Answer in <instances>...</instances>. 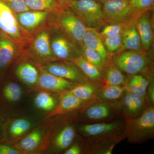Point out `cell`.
<instances>
[{
    "label": "cell",
    "instance_id": "20",
    "mask_svg": "<svg viewBox=\"0 0 154 154\" xmlns=\"http://www.w3.org/2000/svg\"><path fill=\"white\" fill-rule=\"evenodd\" d=\"M44 135L42 128H35L13 146L20 154L35 153L41 150Z\"/></svg>",
    "mask_w": 154,
    "mask_h": 154
},
{
    "label": "cell",
    "instance_id": "26",
    "mask_svg": "<svg viewBox=\"0 0 154 154\" xmlns=\"http://www.w3.org/2000/svg\"><path fill=\"white\" fill-rule=\"evenodd\" d=\"M25 5L29 10L46 11L57 14L63 7L57 0H25Z\"/></svg>",
    "mask_w": 154,
    "mask_h": 154
},
{
    "label": "cell",
    "instance_id": "33",
    "mask_svg": "<svg viewBox=\"0 0 154 154\" xmlns=\"http://www.w3.org/2000/svg\"><path fill=\"white\" fill-rule=\"evenodd\" d=\"M128 23L108 24L104 27L102 32L99 33L101 38L113 37L122 34Z\"/></svg>",
    "mask_w": 154,
    "mask_h": 154
},
{
    "label": "cell",
    "instance_id": "36",
    "mask_svg": "<svg viewBox=\"0 0 154 154\" xmlns=\"http://www.w3.org/2000/svg\"><path fill=\"white\" fill-rule=\"evenodd\" d=\"M5 3L15 14L29 11L25 5V0H1Z\"/></svg>",
    "mask_w": 154,
    "mask_h": 154
},
{
    "label": "cell",
    "instance_id": "34",
    "mask_svg": "<svg viewBox=\"0 0 154 154\" xmlns=\"http://www.w3.org/2000/svg\"><path fill=\"white\" fill-rule=\"evenodd\" d=\"M102 42L105 49L110 53H115L118 51L122 46V35L102 38Z\"/></svg>",
    "mask_w": 154,
    "mask_h": 154
},
{
    "label": "cell",
    "instance_id": "2",
    "mask_svg": "<svg viewBox=\"0 0 154 154\" xmlns=\"http://www.w3.org/2000/svg\"><path fill=\"white\" fill-rule=\"evenodd\" d=\"M49 22L66 34L80 47L82 46L87 28L70 9L63 8L58 13L51 14Z\"/></svg>",
    "mask_w": 154,
    "mask_h": 154
},
{
    "label": "cell",
    "instance_id": "17",
    "mask_svg": "<svg viewBox=\"0 0 154 154\" xmlns=\"http://www.w3.org/2000/svg\"><path fill=\"white\" fill-rule=\"evenodd\" d=\"M125 121L115 120L111 122H96L80 125L79 132L86 137H98L120 133L124 128Z\"/></svg>",
    "mask_w": 154,
    "mask_h": 154
},
{
    "label": "cell",
    "instance_id": "14",
    "mask_svg": "<svg viewBox=\"0 0 154 154\" xmlns=\"http://www.w3.org/2000/svg\"><path fill=\"white\" fill-rule=\"evenodd\" d=\"M38 66L39 73L37 86L35 89L36 91L59 94L69 91L78 84L50 73L40 65L38 64Z\"/></svg>",
    "mask_w": 154,
    "mask_h": 154
},
{
    "label": "cell",
    "instance_id": "24",
    "mask_svg": "<svg viewBox=\"0 0 154 154\" xmlns=\"http://www.w3.org/2000/svg\"><path fill=\"white\" fill-rule=\"evenodd\" d=\"M83 45L96 51L107 62V50L103 44L102 38L96 29L87 28L83 40Z\"/></svg>",
    "mask_w": 154,
    "mask_h": 154
},
{
    "label": "cell",
    "instance_id": "28",
    "mask_svg": "<svg viewBox=\"0 0 154 154\" xmlns=\"http://www.w3.org/2000/svg\"><path fill=\"white\" fill-rule=\"evenodd\" d=\"M125 90V86L104 85L100 89L97 98L101 101H116L121 98Z\"/></svg>",
    "mask_w": 154,
    "mask_h": 154
},
{
    "label": "cell",
    "instance_id": "13",
    "mask_svg": "<svg viewBox=\"0 0 154 154\" xmlns=\"http://www.w3.org/2000/svg\"><path fill=\"white\" fill-rule=\"evenodd\" d=\"M41 66L50 73L76 84L91 82L79 68L71 61L57 60Z\"/></svg>",
    "mask_w": 154,
    "mask_h": 154
},
{
    "label": "cell",
    "instance_id": "22",
    "mask_svg": "<svg viewBox=\"0 0 154 154\" xmlns=\"http://www.w3.org/2000/svg\"><path fill=\"white\" fill-rule=\"evenodd\" d=\"M104 85L101 83L89 82L77 84L68 91L81 100L91 102L99 100L97 96Z\"/></svg>",
    "mask_w": 154,
    "mask_h": 154
},
{
    "label": "cell",
    "instance_id": "30",
    "mask_svg": "<svg viewBox=\"0 0 154 154\" xmlns=\"http://www.w3.org/2000/svg\"><path fill=\"white\" fill-rule=\"evenodd\" d=\"M82 56L90 63L103 70L106 66L105 62L99 54L94 50L83 45L81 47Z\"/></svg>",
    "mask_w": 154,
    "mask_h": 154
},
{
    "label": "cell",
    "instance_id": "12",
    "mask_svg": "<svg viewBox=\"0 0 154 154\" xmlns=\"http://www.w3.org/2000/svg\"><path fill=\"white\" fill-rule=\"evenodd\" d=\"M103 17L106 24L128 23L136 19L128 0L103 2Z\"/></svg>",
    "mask_w": 154,
    "mask_h": 154
},
{
    "label": "cell",
    "instance_id": "4",
    "mask_svg": "<svg viewBox=\"0 0 154 154\" xmlns=\"http://www.w3.org/2000/svg\"><path fill=\"white\" fill-rule=\"evenodd\" d=\"M70 9L87 28L97 29L106 25L102 5L96 0H74L63 7Z\"/></svg>",
    "mask_w": 154,
    "mask_h": 154
},
{
    "label": "cell",
    "instance_id": "41",
    "mask_svg": "<svg viewBox=\"0 0 154 154\" xmlns=\"http://www.w3.org/2000/svg\"><path fill=\"white\" fill-rule=\"evenodd\" d=\"M5 119V118L0 116V132H1V127H2V123L3 120Z\"/></svg>",
    "mask_w": 154,
    "mask_h": 154
},
{
    "label": "cell",
    "instance_id": "19",
    "mask_svg": "<svg viewBox=\"0 0 154 154\" xmlns=\"http://www.w3.org/2000/svg\"><path fill=\"white\" fill-rule=\"evenodd\" d=\"M57 94L59 95V102L57 106L45 117L46 119L82 110L86 106L97 101L91 102L83 101L68 91Z\"/></svg>",
    "mask_w": 154,
    "mask_h": 154
},
{
    "label": "cell",
    "instance_id": "7",
    "mask_svg": "<svg viewBox=\"0 0 154 154\" xmlns=\"http://www.w3.org/2000/svg\"><path fill=\"white\" fill-rule=\"evenodd\" d=\"M50 44L58 60L72 61L82 56L81 48L49 22Z\"/></svg>",
    "mask_w": 154,
    "mask_h": 154
},
{
    "label": "cell",
    "instance_id": "23",
    "mask_svg": "<svg viewBox=\"0 0 154 154\" xmlns=\"http://www.w3.org/2000/svg\"><path fill=\"white\" fill-rule=\"evenodd\" d=\"M135 19L126 24L121 34L122 45L128 50L140 51L142 47Z\"/></svg>",
    "mask_w": 154,
    "mask_h": 154
},
{
    "label": "cell",
    "instance_id": "8",
    "mask_svg": "<svg viewBox=\"0 0 154 154\" xmlns=\"http://www.w3.org/2000/svg\"><path fill=\"white\" fill-rule=\"evenodd\" d=\"M24 91L22 86L9 75L0 77V116L5 118L12 114L14 106L22 100Z\"/></svg>",
    "mask_w": 154,
    "mask_h": 154
},
{
    "label": "cell",
    "instance_id": "38",
    "mask_svg": "<svg viewBox=\"0 0 154 154\" xmlns=\"http://www.w3.org/2000/svg\"><path fill=\"white\" fill-rule=\"evenodd\" d=\"M82 149L81 146L79 144L75 143L72 145H71L66 150L64 154H80L82 153Z\"/></svg>",
    "mask_w": 154,
    "mask_h": 154
},
{
    "label": "cell",
    "instance_id": "18",
    "mask_svg": "<svg viewBox=\"0 0 154 154\" xmlns=\"http://www.w3.org/2000/svg\"><path fill=\"white\" fill-rule=\"evenodd\" d=\"M24 54L19 45L12 39L0 33V77L3 75L8 69Z\"/></svg>",
    "mask_w": 154,
    "mask_h": 154
},
{
    "label": "cell",
    "instance_id": "3",
    "mask_svg": "<svg viewBox=\"0 0 154 154\" xmlns=\"http://www.w3.org/2000/svg\"><path fill=\"white\" fill-rule=\"evenodd\" d=\"M0 33L8 36L25 52L33 36L19 24L16 14L0 0Z\"/></svg>",
    "mask_w": 154,
    "mask_h": 154
},
{
    "label": "cell",
    "instance_id": "29",
    "mask_svg": "<svg viewBox=\"0 0 154 154\" xmlns=\"http://www.w3.org/2000/svg\"><path fill=\"white\" fill-rule=\"evenodd\" d=\"M106 85L125 86L126 83L125 76L113 63L107 66L105 74Z\"/></svg>",
    "mask_w": 154,
    "mask_h": 154
},
{
    "label": "cell",
    "instance_id": "31",
    "mask_svg": "<svg viewBox=\"0 0 154 154\" xmlns=\"http://www.w3.org/2000/svg\"><path fill=\"white\" fill-rule=\"evenodd\" d=\"M131 8L136 18L141 14L153 10L154 0H128Z\"/></svg>",
    "mask_w": 154,
    "mask_h": 154
},
{
    "label": "cell",
    "instance_id": "37",
    "mask_svg": "<svg viewBox=\"0 0 154 154\" xmlns=\"http://www.w3.org/2000/svg\"><path fill=\"white\" fill-rule=\"evenodd\" d=\"M17 149L11 145L0 143V154H19Z\"/></svg>",
    "mask_w": 154,
    "mask_h": 154
},
{
    "label": "cell",
    "instance_id": "40",
    "mask_svg": "<svg viewBox=\"0 0 154 154\" xmlns=\"http://www.w3.org/2000/svg\"><path fill=\"white\" fill-rule=\"evenodd\" d=\"M57 1L60 3L62 7H63L65 5L68 3L70 2L74 1V0H57Z\"/></svg>",
    "mask_w": 154,
    "mask_h": 154
},
{
    "label": "cell",
    "instance_id": "11",
    "mask_svg": "<svg viewBox=\"0 0 154 154\" xmlns=\"http://www.w3.org/2000/svg\"><path fill=\"white\" fill-rule=\"evenodd\" d=\"M63 122V121H62ZM42 146L41 150H45L48 141L52 150L56 152L66 150L71 145L76 134V129L73 124L63 122L57 125L52 132H47Z\"/></svg>",
    "mask_w": 154,
    "mask_h": 154
},
{
    "label": "cell",
    "instance_id": "21",
    "mask_svg": "<svg viewBox=\"0 0 154 154\" xmlns=\"http://www.w3.org/2000/svg\"><path fill=\"white\" fill-rule=\"evenodd\" d=\"M135 24L140 37L142 47L145 51H149L153 41L152 24L149 11L138 16L135 19Z\"/></svg>",
    "mask_w": 154,
    "mask_h": 154
},
{
    "label": "cell",
    "instance_id": "27",
    "mask_svg": "<svg viewBox=\"0 0 154 154\" xmlns=\"http://www.w3.org/2000/svg\"><path fill=\"white\" fill-rule=\"evenodd\" d=\"M33 102L36 108L48 112L52 111L58 103L53 93L42 91H38L34 97Z\"/></svg>",
    "mask_w": 154,
    "mask_h": 154
},
{
    "label": "cell",
    "instance_id": "9",
    "mask_svg": "<svg viewBox=\"0 0 154 154\" xmlns=\"http://www.w3.org/2000/svg\"><path fill=\"white\" fill-rule=\"evenodd\" d=\"M112 63L121 72L134 75L146 71L149 60L143 51L128 50L114 55Z\"/></svg>",
    "mask_w": 154,
    "mask_h": 154
},
{
    "label": "cell",
    "instance_id": "42",
    "mask_svg": "<svg viewBox=\"0 0 154 154\" xmlns=\"http://www.w3.org/2000/svg\"><path fill=\"white\" fill-rule=\"evenodd\" d=\"M101 1H102V2H105V1H108V0H101Z\"/></svg>",
    "mask_w": 154,
    "mask_h": 154
},
{
    "label": "cell",
    "instance_id": "1",
    "mask_svg": "<svg viewBox=\"0 0 154 154\" xmlns=\"http://www.w3.org/2000/svg\"><path fill=\"white\" fill-rule=\"evenodd\" d=\"M122 134L128 142L141 143L154 136L153 105H148L140 115L125 122Z\"/></svg>",
    "mask_w": 154,
    "mask_h": 154
},
{
    "label": "cell",
    "instance_id": "10",
    "mask_svg": "<svg viewBox=\"0 0 154 154\" xmlns=\"http://www.w3.org/2000/svg\"><path fill=\"white\" fill-rule=\"evenodd\" d=\"M81 119L86 122H99L112 119L122 111L120 103L97 100L80 110Z\"/></svg>",
    "mask_w": 154,
    "mask_h": 154
},
{
    "label": "cell",
    "instance_id": "6",
    "mask_svg": "<svg viewBox=\"0 0 154 154\" xmlns=\"http://www.w3.org/2000/svg\"><path fill=\"white\" fill-rule=\"evenodd\" d=\"M31 119L22 116L11 114L3 120L0 132V143L13 146L28 134L34 126Z\"/></svg>",
    "mask_w": 154,
    "mask_h": 154
},
{
    "label": "cell",
    "instance_id": "16",
    "mask_svg": "<svg viewBox=\"0 0 154 154\" xmlns=\"http://www.w3.org/2000/svg\"><path fill=\"white\" fill-rule=\"evenodd\" d=\"M17 63L15 76L25 85L35 90L39 76L38 64L24 54L17 59Z\"/></svg>",
    "mask_w": 154,
    "mask_h": 154
},
{
    "label": "cell",
    "instance_id": "35",
    "mask_svg": "<svg viewBox=\"0 0 154 154\" xmlns=\"http://www.w3.org/2000/svg\"><path fill=\"white\" fill-rule=\"evenodd\" d=\"M128 92L129 94L131 99L132 100L136 116L137 117L139 115H140L145 108L147 107H146V97H140L129 91H128Z\"/></svg>",
    "mask_w": 154,
    "mask_h": 154
},
{
    "label": "cell",
    "instance_id": "25",
    "mask_svg": "<svg viewBox=\"0 0 154 154\" xmlns=\"http://www.w3.org/2000/svg\"><path fill=\"white\" fill-rule=\"evenodd\" d=\"M71 61L79 68L90 81L99 83L103 82L104 75L102 70L90 63L82 56Z\"/></svg>",
    "mask_w": 154,
    "mask_h": 154
},
{
    "label": "cell",
    "instance_id": "15",
    "mask_svg": "<svg viewBox=\"0 0 154 154\" xmlns=\"http://www.w3.org/2000/svg\"><path fill=\"white\" fill-rule=\"evenodd\" d=\"M51 14L46 11L30 10L16 14V18L22 28L33 37L48 25Z\"/></svg>",
    "mask_w": 154,
    "mask_h": 154
},
{
    "label": "cell",
    "instance_id": "32",
    "mask_svg": "<svg viewBox=\"0 0 154 154\" xmlns=\"http://www.w3.org/2000/svg\"><path fill=\"white\" fill-rule=\"evenodd\" d=\"M121 98V102L119 103L122 111L126 116V119L136 117L132 100L128 92L126 90Z\"/></svg>",
    "mask_w": 154,
    "mask_h": 154
},
{
    "label": "cell",
    "instance_id": "5",
    "mask_svg": "<svg viewBox=\"0 0 154 154\" xmlns=\"http://www.w3.org/2000/svg\"><path fill=\"white\" fill-rule=\"evenodd\" d=\"M24 54L40 65L58 60L51 46L49 24L33 36Z\"/></svg>",
    "mask_w": 154,
    "mask_h": 154
},
{
    "label": "cell",
    "instance_id": "39",
    "mask_svg": "<svg viewBox=\"0 0 154 154\" xmlns=\"http://www.w3.org/2000/svg\"><path fill=\"white\" fill-rule=\"evenodd\" d=\"M146 98L148 99V101L151 103V105H153L154 104V83L151 82H149L146 91Z\"/></svg>",
    "mask_w": 154,
    "mask_h": 154
}]
</instances>
